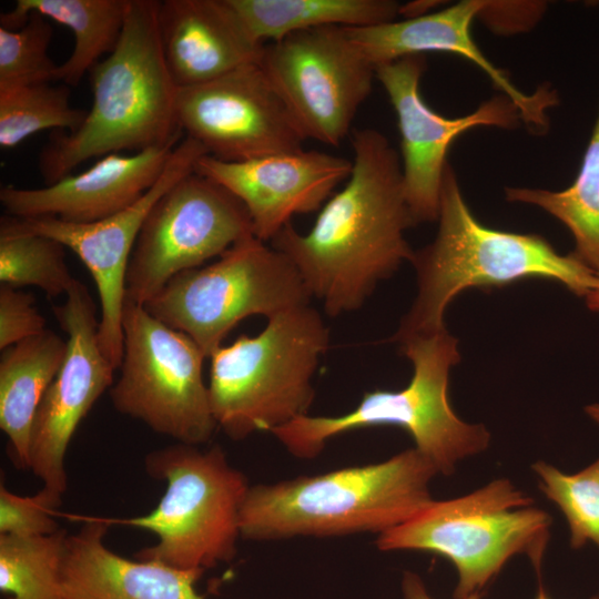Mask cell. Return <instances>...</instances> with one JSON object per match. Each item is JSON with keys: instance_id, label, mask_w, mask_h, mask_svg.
I'll return each instance as SVG.
<instances>
[{"instance_id": "obj_26", "label": "cell", "mask_w": 599, "mask_h": 599, "mask_svg": "<svg viewBox=\"0 0 599 599\" xmlns=\"http://www.w3.org/2000/svg\"><path fill=\"white\" fill-rule=\"evenodd\" d=\"M75 278L59 241L19 227L10 215L0 220V283L20 290L35 286L49 298L67 295Z\"/></svg>"}, {"instance_id": "obj_25", "label": "cell", "mask_w": 599, "mask_h": 599, "mask_svg": "<svg viewBox=\"0 0 599 599\" xmlns=\"http://www.w3.org/2000/svg\"><path fill=\"white\" fill-rule=\"evenodd\" d=\"M507 201L538 206L571 233L580 260L599 272V111L579 172L565 190L506 187Z\"/></svg>"}, {"instance_id": "obj_4", "label": "cell", "mask_w": 599, "mask_h": 599, "mask_svg": "<svg viewBox=\"0 0 599 599\" xmlns=\"http://www.w3.org/2000/svg\"><path fill=\"white\" fill-rule=\"evenodd\" d=\"M437 474L414 447L376 464L250 486L241 510V538L379 535L434 500L429 484Z\"/></svg>"}, {"instance_id": "obj_11", "label": "cell", "mask_w": 599, "mask_h": 599, "mask_svg": "<svg viewBox=\"0 0 599 599\" xmlns=\"http://www.w3.org/2000/svg\"><path fill=\"white\" fill-rule=\"evenodd\" d=\"M254 235L243 203L195 171L173 184L150 210L128 266V301L144 305L172 277L221 256Z\"/></svg>"}, {"instance_id": "obj_17", "label": "cell", "mask_w": 599, "mask_h": 599, "mask_svg": "<svg viewBox=\"0 0 599 599\" xmlns=\"http://www.w3.org/2000/svg\"><path fill=\"white\" fill-rule=\"evenodd\" d=\"M353 162L326 152L301 150L240 162L207 154L195 172L220 184L247 210L255 237H275L296 214L324 205L332 191L352 172Z\"/></svg>"}, {"instance_id": "obj_27", "label": "cell", "mask_w": 599, "mask_h": 599, "mask_svg": "<svg viewBox=\"0 0 599 599\" xmlns=\"http://www.w3.org/2000/svg\"><path fill=\"white\" fill-rule=\"evenodd\" d=\"M69 532L0 535V590L8 599H67L61 568Z\"/></svg>"}, {"instance_id": "obj_29", "label": "cell", "mask_w": 599, "mask_h": 599, "mask_svg": "<svg viewBox=\"0 0 599 599\" xmlns=\"http://www.w3.org/2000/svg\"><path fill=\"white\" fill-rule=\"evenodd\" d=\"M539 489L567 519L570 545L579 549L588 541L599 547V458L573 475L539 460L532 465Z\"/></svg>"}, {"instance_id": "obj_31", "label": "cell", "mask_w": 599, "mask_h": 599, "mask_svg": "<svg viewBox=\"0 0 599 599\" xmlns=\"http://www.w3.org/2000/svg\"><path fill=\"white\" fill-rule=\"evenodd\" d=\"M62 496L48 487L32 496H20L0 486V535L39 537L59 531L55 508Z\"/></svg>"}, {"instance_id": "obj_37", "label": "cell", "mask_w": 599, "mask_h": 599, "mask_svg": "<svg viewBox=\"0 0 599 599\" xmlns=\"http://www.w3.org/2000/svg\"><path fill=\"white\" fill-rule=\"evenodd\" d=\"M536 599H551L545 591L542 586H539Z\"/></svg>"}, {"instance_id": "obj_7", "label": "cell", "mask_w": 599, "mask_h": 599, "mask_svg": "<svg viewBox=\"0 0 599 599\" xmlns=\"http://www.w3.org/2000/svg\"><path fill=\"white\" fill-rule=\"evenodd\" d=\"M146 474L164 481L165 493L146 515L105 519L153 532L158 541L135 554L179 569L213 568L231 561L241 537V510L250 489L221 446L201 449L176 443L146 454Z\"/></svg>"}, {"instance_id": "obj_19", "label": "cell", "mask_w": 599, "mask_h": 599, "mask_svg": "<svg viewBox=\"0 0 599 599\" xmlns=\"http://www.w3.org/2000/svg\"><path fill=\"white\" fill-rule=\"evenodd\" d=\"M179 143L129 155L110 153L87 170L39 189L6 185L0 190V203L8 215L20 219L52 216L90 223L109 217L153 186Z\"/></svg>"}, {"instance_id": "obj_6", "label": "cell", "mask_w": 599, "mask_h": 599, "mask_svg": "<svg viewBox=\"0 0 599 599\" xmlns=\"http://www.w3.org/2000/svg\"><path fill=\"white\" fill-rule=\"evenodd\" d=\"M413 365L408 385L399 390L366 392L358 405L337 416L305 415L271 432L293 456L312 459L341 434L373 426H397L414 439L438 474L451 475L456 464L486 450L490 434L468 424L448 399L450 368L459 363L458 341L448 331L416 335L397 343Z\"/></svg>"}, {"instance_id": "obj_33", "label": "cell", "mask_w": 599, "mask_h": 599, "mask_svg": "<svg viewBox=\"0 0 599 599\" xmlns=\"http://www.w3.org/2000/svg\"><path fill=\"white\" fill-rule=\"evenodd\" d=\"M542 11L544 4L539 2L487 1L478 17L486 18L498 31L516 32L532 27Z\"/></svg>"}, {"instance_id": "obj_8", "label": "cell", "mask_w": 599, "mask_h": 599, "mask_svg": "<svg viewBox=\"0 0 599 599\" xmlns=\"http://www.w3.org/2000/svg\"><path fill=\"white\" fill-rule=\"evenodd\" d=\"M506 478L461 497L433 500L407 521L379 534L382 551L416 550L448 559L458 581L455 599L480 592L516 555L537 571L550 537L551 517Z\"/></svg>"}, {"instance_id": "obj_21", "label": "cell", "mask_w": 599, "mask_h": 599, "mask_svg": "<svg viewBox=\"0 0 599 599\" xmlns=\"http://www.w3.org/2000/svg\"><path fill=\"white\" fill-rule=\"evenodd\" d=\"M83 521L65 541L61 581L67 599H204L195 590L204 570L120 556L104 542L110 526L104 518Z\"/></svg>"}, {"instance_id": "obj_22", "label": "cell", "mask_w": 599, "mask_h": 599, "mask_svg": "<svg viewBox=\"0 0 599 599\" xmlns=\"http://www.w3.org/2000/svg\"><path fill=\"white\" fill-rule=\"evenodd\" d=\"M67 349V339L47 328L1 351L0 428L8 438V455L18 469H29L35 414Z\"/></svg>"}, {"instance_id": "obj_35", "label": "cell", "mask_w": 599, "mask_h": 599, "mask_svg": "<svg viewBox=\"0 0 599 599\" xmlns=\"http://www.w3.org/2000/svg\"><path fill=\"white\" fill-rule=\"evenodd\" d=\"M597 286L585 297L587 306L593 312H599V272H597Z\"/></svg>"}, {"instance_id": "obj_10", "label": "cell", "mask_w": 599, "mask_h": 599, "mask_svg": "<svg viewBox=\"0 0 599 599\" xmlns=\"http://www.w3.org/2000/svg\"><path fill=\"white\" fill-rule=\"evenodd\" d=\"M120 376L110 388L113 407L176 443L206 444L217 429L207 384L206 358L196 343L125 300Z\"/></svg>"}, {"instance_id": "obj_3", "label": "cell", "mask_w": 599, "mask_h": 599, "mask_svg": "<svg viewBox=\"0 0 599 599\" xmlns=\"http://www.w3.org/2000/svg\"><path fill=\"white\" fill-rule=\"evenodd\" d=\"M437 221L434 241L414 251L409 261L418 291L392 337L395 343L445 329L448 304L466 288L501 287L544 277L586 297L598 284L595 270L575 253L559 254L541 235L495 230L480 223L468 207L449 163Z\"/></svg>"}, {"instance_id": "obj_12", "label": "cell", "mask_w": 599, "mask_h": 599, "mask_svg": "<svg viewBox=\"0 0 599 599\" xmlns=\"http://www.w3.org/2000/svg\"><path fill=\"white\" fill-rule=\"evenodd\" d=\"M257 64L304 139L334 146L352 132L375 78V67L338 26L264 44Z\"/></svg>"}, {"instance_id": "obj_2", "label": "cell", "mask_w": 599, "mask_h": 599, "mask_svg": "<svg viewBox=\"0 0 599 599\" xmlns=\"http://www.w3.org/2000/svg\"><path fill=\"white\" fill-rule=\"evenodd\" d=\"M158 0H130L114 50L90 71L92 105L73 132L57 131L39 154L47 185L97 156L182 141L177 87L161 48Z\"/></svg>"}, {"instance_id": "obj_9", "label": "cell", "mask_w": 599, "mask_h": 599, "mask_svg": "<svg viewBox=\"0 0 599 599\" xmlns=\"http://www.w3.org/2000/svg\"><path fill=\"white\" fill-rule=\"evenodd\" d=\"M311 298L288 257L250 235L214 263L172 277L144 307L190 336L209 358L241 321L270 318Z\"/></svg>"}, {"instance_id": "obj_5", "label": "cell", "mask_w": 599, "mask_h": 599, "mask_svg": "<svg viewBox=\"0 0 599 599\" xmlns=\"http://www.w3.org/2000/svg\"><path fill=\"white\" fill-rule=\"evenodd\" d=\"M329 345L319 312L301 305L267 318L255 336L240 335L210 355L211 409L233 440L308 415L314 375Z\"/></svg>"}, {"instance_id": "obj_16", "label": "cell", "mask_w": 599, "mask_h": 599, "mask_svg": "<svg viewBox=\"0 0 599 599\" xmlns=\"http://www.w3.org/2000/svg\"><path fill=\"white\" fill-rule=\"evenodd\" d=\"M425 70L422 54L407 55L375 67L397 115L402 172L406 201L415 224L437 221L447 152L464 132L477 126L516 129L521 120L516 104L499 94L459 118L440 115L419 92Z\"/></svg>"}, {"instance_id": "obj_14", "label": "cell", "mask_w": 599, "mask_h": 599, "mask_svg": "<svg viewBox=\"0 0 599 599\" xmlns=\"http://www.w3.org/2000/svg\"><path fill=\"white\" fill-rule=\"evenodd\" d=\"M54 316L67 334L64 362L45 392L32 426L29 470L42 486L63 495L68 488L65 456L71 439L100 396L113 385L115 368L99 342V321L87 288L75 280Z\"/></svg>"}, {"instance_id": "obj_1", "label": "cell", "mask_w": 599, "mask_h": 599, "mask_svg": "<svg viewBox=\"0 0 599 599\" xmlns=\"http://www.w3.org/2000/svg\"><path fill=\"white\" fill-rule=\"evenodd\" d=\"M351 142L348 180L324 203L312 229L302 234L288 223L271 240L329 317L359 309L414 253L405 238L416 224L399 155L375 129L353 130Z\"/></svg>"}, {"instance_id": "obj_30", "label": "cell", "mask_w": 599, "mask_h": 599, "mask_svg": "<svg viewBox=\"0 0 599 599\" xmlns=\"http://www.w3.org/2000/svg\"><path fill=\"white\" fill-rule=\"evenodd\" d=\"M52 34L50 20L37 12L17 30L0 27V89L57 81L48 54Z\"/></svg>"}, {"instance_id": "obj_24", "label": "cell", "mask_w": 599, "mask_h": 599, "mask_svg": "<svg viewBox=\"0 0 599 599\" xmlns=\"http://www.w3.org/2000/svg\"><path fill=\"white\" fill-rule=\"evenodd\" d=\"M254 41H278L322 27L364 28L394 21L392 0H227Z\"/></svg>"}, {"instance_id": "obj_20", "label": "cell", "mask_w": 599, "mask_h": 599, "mask_svg": "<svg viewBox=\"0 0 599 599\" xmlns=\"http://www.w3.org/2000/svg\"><path fill=\"white\" fill-rule=\"evenodd\" d=\"M162 52L177 88L202 84L257 63L253 40L227 0H164L158 13Z\"/></svg>"}, {"instance_id": "obj_15", "label": "cell", "mask_w": 599, "mask_h": 599, "mask_svg": "<svg viewBox=\"0 0 599 599\" xmlns=\"http://www.w3.org/2000/svg\"><path fill=\"white\" fill-rule=\"evenodd\" d=\"M205 154L202 145L184 136L175 146L160 177L145 194L126 209L95 222L72 223L52 216H11L19 227L59 241L85 265L97 285L100 300V346L115 369L120 367L123 356L122 319L126 272L141 227L160 196L182 177L194 172L196 162Z\"/></svg>"}, {"instance_id": "obj_28", "label": "cell", "mask_w": 599, "mask_h": 599, "mask_svg": "<svg viewBox=\"0 0 599 599\" xmlns=\"http://www.w3.org/2000/svg\"><path fill=\"white\" fill-rule=\"evenodd\" d=\"M40 82L0 89V148L13 149L32 134L78 130L87 110L70 103L65 84Z\"/></svg>"}, {"instance_id": "obj_13", "label": "cell", "mask_w": 599, "mask_h": 599, "mask_svg": "<svg viewBox=\"0 0 599 599\" xmlns=\"http://www.w3.org/2000/svg\"><path fill=\"white\" fill-rule=\"evenodd\" d=\"M176 118L184 136L226 162L297 152L305 140L257 63L179 88Z\"/></svg>"}, {"instance_id": "obj_34", "label": "cell", "mask_w": 599, "mask_h": 599, "mask_svg": "<svg viewBox=\"0 0 599 599\" xmlns=\"http://www.w3.org/2000/svg\"><path fill=\"white\" fill-rule=\"evenodd\" d=\"M402 590L405 599H434L429 596L420 577L410 571L404 573ZM464 599H480V592L473 593Z\"/></svg>"}, {"instance_id": "obj_36", "label": "cell", "mask_w": 599, "mask_h": 599, "mask_svg": "<svg viewBox=\"0 0 599 599\" xmlns=\"http://www.w3.org/2000/svg\"><path fill=\"white\" fill-rule=\"evenodd\" d=\"M585 410L587 415L599 425V404L588 405Z\"/></svg>"}, {"instance_id": "obj_18", "label": "cell", "mask_w": 599, "mask_h": 599, "mask_svg": "<svg viewBox=\"0 0 599 599\" xmlns=\"http://www.w3.org/2000/svg\"><path fill=\"white\" fill-rule=\"evenodd\" d=\"M487 1L464 0L427 14L345 31L358 51L374 65L424 52L460 55L485 72L501 94L518 108L521 120L534 133L548 129L547 109L558 103L556 91L541 85L532 94L520 91L481 52L471 35V24Z\"/></svg>"}, {"instance_id": "obj_32", "label": "cell", "mask_w": 599, "mask_h": 599, "mask_svg": "<svg viewBox=\"0 0 599 599\" xmlns=\"http://www.w3.org/2000/svg\"><path fill=\"white\" fill-rule=\"evenodd\" d=\"M45 319L30 293L0 285V351L44 332Z\"/></svg>"}, {"instance_id": "obj_23", "label": "cell", "mask_w": 599, "mask_h": 599, "mask_svg": "<svg viewBox=\"0 0 599 599\" xmlns=\"http://www.w3.org/2000/svg\"><path fill=\"white\" fill-rule=\"evenodd\" d=\"M130 0H17L1 13L0 27L17 30L31 12L70 29L73 50L57 69L55 80L68 87L80 83L87 72L110 54L123 31Z\"/></svg>"}]
</instances>
